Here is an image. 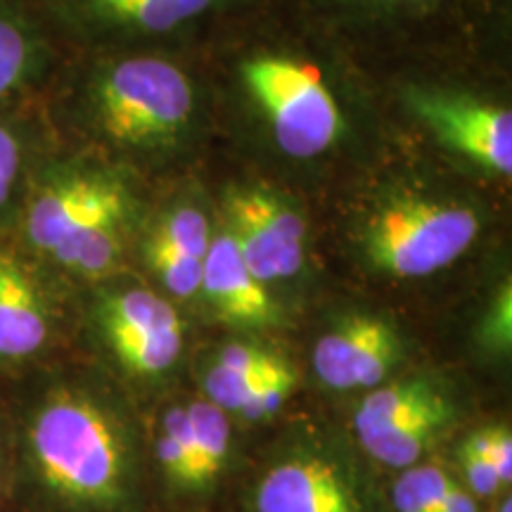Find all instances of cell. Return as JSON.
<instances>
[{
	"mask_svg": "<svg viewBox=\"0 0 512 512\" xmlns=\"http://www.w3.org/2000/svg\"><path fill=\"white\" fill-rule=\"evenodd\" d=\"M285 366L287 361L268 370V373H233V370H226L214 363L207 377H204V389H207V396L211 399L209 403H214L226 413H240V408L259 392L261 384Z\"/></svg>",
	"mask_w": 512,
	"mask_h": 512,
	"instance_id": "7402d4cb",
	"label": "cell"
},
{
	"mask_svg": "<svg viewBox=\"0 0 512 512\" xmlns=\"http://www.w3.org/2000/svg\"><path fill=\"white\" fill-rule=\"evenodd\" d=\"M479 216L465 204L403 197L368 221L363 245L375 268L396 278H425L460 259L479 235Z\"/></svg>",
	"mask_w": 512,
	"mask_h": 512,
	"instance_id": "7a4b0ae2",
	"label": "cell"
},
{
	"mask_svg": "<svg viewBox=\"0 0 512 512\" xmlns=\"http://www.w3.org/2000/svg\"><path fill=\"white\" fill-rule=\"evenodd\" d=\"M484 342L503 347L510 342V287L505 285L501 297L496 299L494 309L484 320Z\"/></svg>",
	"mask_w": 512,
	"mask_h": 512,
	"instance_id": "83f0119b",
	"label": "cell"
},
{
	"mask_svg": "<svg viewBox=\"0 0 512 512\" xmlns=\"http://www.w3.org/2000/svg\"><path fill=\"white\" fill-rule=\"evenodd\" d=\"M486 441H489V460L496 467L498 477L503 484L512 479V437L505 427H491L486 430Z\"/></svg>",
	"mask_w": 512,
	"mask_h": 512,
	"instance_id": "f1b7e54d",
	"label": "cell"
},
{
	"mask_svg": "<svg viewBox=\"0 0 512 512\" xmlns=\"http://www.w3.org/2000/svg\"><path fill=\"white\" fill-rule=\"evenodd\" d=\"M29 479L48 503L69 512H102L126 494L128 444L119 420L79 384L46 389L22 434Z\"/></svg>",
	"mask_w": 512,
	"mask_h": 512,
	"instance_id": "6da1fadb",
	"label": "cell"
},
{
	"mask_svg": "<svg viewBox=\"0 0 512 512\" xmlns=\"http://www.w3.org/2000/svg\"><path fill=\"white\" fill-rule=\"evenodd\" d=\"M126 195L102 176L74 174L57 178L31 200L24 230L31 247L50 256L64 242L102 223H121Z\"/></svg>",
	"mask_w": 512,
	"mask_h": 512,
	"instance_id": "8992f818",
	"label": "cell"
},
{
	"mask_svg": "<svg viewBox=\"0 0 512 512\" xmlns=\"http://www.w3.org/2000/svg\"><path fill=\"white\" fill-rule=\"evenodd\" d=\"M185 413L192 437V489H204L221 475L226 465L230 425L226 411L209 401L190 403Z\"/></svg>",
	"mask_w": 512,
	"mask_h": 512,
	"instance_id": "9a60e30c",
	"label": "cell"
},
{
	"mask_svg": "<svg viewBox=\"0 0 512 512\" xmlns=\"http://www.w3.org/2000/svg\"><path fill=\"white\" fill-rule=\"evenodd\" d=\"M415 107L446 145L496 174L510 176L512 114L508 110L441 95H422Z\"/></svg>",
	"mask_w": 512,
	"mask_h": 512,
	"instance_id": "ba28073f",
	"label": "cell"
},
{
	"mask_svg": "<svg viewBox=\"0 0 512 512\" xmlns=\"http://www.w3.org/2000/svg\"><path fill=\"white\" fill-rule=\"evenodd\" d=\"M226 233L261 283L292 278L304 264L306 223L271 190L242 188L226 197Z\"/></svg>",
	"mask_w": 512,
	"mask_h": 512,
	"instance_id": "5b68a950",
	"label": "cell"
},
{
	"mask_svg": "<svg viewBox=\"0 0 512 512\" xmlns=\"http://www.w3.org/2000/svg\"><path fill=\"white\" fill-rule=\"evenodd\" d=\"M256 512H363L354 484L335 460L287 458L266 472Z\"/></svg>",
	"mask_w": 512,
	"mask_h": 512,
	"instance_id": "9c48e42d",
	"label": "cell"
},
{
	"mask_svg": "<svg viewBox=\"0 0 512 512\" xmlns=\"http://www.w3.org/2000/svg\"><path fill=\"white\" fill-rule=\"evenodd\" d=\"M297 387V373L287 363L278 373H273L268 380L261 384V389L240 408V415L245 420H264L268 415H275L290 399L292 389Z\"/></svg>",
	"mask_w": 512,
	"mask_h": 512,
	"instance_id": "cb8c5ba5",
	"label": "cell"
},
{
	"mask_svg": "<svg viewBox=\"0 0 512 512\" xmlns=\"http://www.w3.org/2000/svg\"><path fill=\"white\" fill-rule=\"evenodd\" d=\"M98 323L102 337L183 328L174 306L147 290H128L107 297L100 306Z\"/></svg>",
	"mask_w": 512,
	"mask_h": 512,
	"instance_id": "5bb4252c",
	"label": "cell"
},
{
	"mask_svg": "<svg viewBox=\"0 0 512 512\" xmlns=\"http://www.w3.org/2000/svg\"><path fill=\"white\" fill-rule=\"evenodd\" d=\"M245 81L290 157L323 155L337 140L342 117L318 69L285 57H259L245 64Z\"/></svg>",
	"mask_w": 512,
	"mask_h": 512,
	"instance_id": "3957f363",
	"label": "cell"
},
{
	"mask_svg": "<svg viewBox=\"0 0 512 512\" xmlns=\"http://www.w3.org/2000/svg\"><path fill=\"white\" fill-rule=\"evenodd\" d=\"M0 486H3V439H0Z\"/></svg>",
	"mask_w": 512,
	"mask_h": 512,
	"instance_id": "1f68e13d",
	"label": "cell"
},
{
	"mask_svg": "<svg viewBox=\"0 0 512 512\" xmlns=\"http://www.w3.org/2000/svg\"><path fill=\"white\" fill-rule=\"evenodd\" d=\"M19 174V145L5 126H0V209L10 200Z\"/></svg>",
	"mask_w": 512,
	"mask_h": 512,
	"instance_id": "4316f807",
	"label": "cell"
},
{
	"mask_svg": "<svg viewBox=\"0 0 512 512\" xmlns=\"http://www.w3.org/2000/svg\"><path fill=\"white\" fill-rule=\"evenodd\" d=\"M102 10L121 22L147 31H166L197 17L211 0H95Z\"/></svg>",
	"mask_w": 512,
	"mask_h": 512,
	"instance_id": "e0dca14e",
	"label": "cell"
},
{
	"mask_svg": "<svg viewBox=\"0 0 512 512\" xmlns=\"http://www.w3.org/2000/svg\"><path fill=\"white\" fill-rule=\"evenodd\" d=\"M152 240L164 242L166 247L176 249V252L204 261L211 242L209 221L202 211L192 207L174 209L152 230Z\"/></svg>",
	"mask_w": 512,
	"mask_h": 512,
	"instance_id": "ffe728a7",
	"label": "cell"
},
{
	"mask_svg": "<svg viewBox=\"0 0 512 512\" xmlns=\"http://www.w3.org/2000/svg\"><path fill=\"white\" fill-rule=\"evenodd\" d=\"M439 394V389L427 377H413V380L394 382L375 389L361 401L356 411L354 425L358 439L373 437V434L399 425L408 415L420 411L425 403L437 399Z\"/></svg>",
	"mask_w": 512,
	"mask_h": 512,
	"instance_id": "4fadbf2b",
	"label": "cell"
},
{
	"mask_svg": "<svg viewBox=\"0 0 512 512\" xmlns=\"http://www.w3.org/2000/svg\"><path fill=\"white\" fill-rule=\"evenodd\" d=\"M399 356V335L387 320L354 316L318 339L313 368L330 389H370L389 375Z\"/></svg>",
	"mask_w": 512,
	"mask_h": 512,
	"instance_id": "52a82bcc",
	"label": "cell"
},
{
	"mask_svg": "<svg viewBox=\"0 0 512 512\" xmlns=\"http://www.w3.org/2000/svg\"><path fill=\"white\" fill-rule=\"evenodd\" d=\"M451 482L444 467L434 463L411 465L394 486L396 512H437Z\"/></svg>",
	"mask_w": 512,
	"mask_h": 512,
	"instance_id": "ac0fdd59",
	"label": "cell"
},
{
	"mask_svg": "<svg viewBox=\"0 0 512 512\" xmlns=\"http://www.w3.org/2000/svg\"><path fill=\"white\" fill-rule=\"evenodd\" d=\"M216 316L238 328H271L280 309L266 285L249 271L228 233L211 238L202 261V287Z\"/></svg>",
	"mask_w": 512,
	"mask_h": 512,
	"instance_id": "30bf717a",
	"label": "cell"
},
{
	"mask_svg": "<svg viewBox=\"0 0 512 512\" xmlns=\"http://www.w3.org/2000/svg\"><path fill=\"white\" fill-rule=\"evenodd\" d=\"M157 460L176 486L192 489V437L185 408H171L157 439Z\"/></svg>",
	"mask_w": 512,
	"mask_h": 512,
	"instance_id": "d6986e66",
	"label": "cell"
},
{
	"mask_svg": "<svg viewBox=\"0 0 512 512\" xmlns=\"http://www.w3.org/2000/svg\"><path fill=\"white\" fill-rule=\"evenodd\" d=\"M100 119L121 143H164L188 124L192 88L174 64L140 57L117 64L102 81Z\"/></svg>",
	"mask_w": 512,
	"mask_h": 512,
	"instance_id": "277c9868",
	"label": "cell"
},
{
	"mask_svg": "<svg viewBox=\"0 0 512 512\" xmlns=\"http://www.w3.org/2000/svg\"><path fill=\"white\" fill-rule=\"evenodd\" d=\"M458 460H460V467H463L467 484H470V494H477L482 498L501 494L503 482L489 458L482 456V453H477L475 448L463 444L458 448Z\"/></svg>",
	"mask_w": 512,
	"mask_h": 512,
	"instance_id": "d4e9b609",
	"label": "cell"
},
{
	"mask_svg": "<svg viewBox=\"0 0 512 512\" xmlns=\"http://www.w3.org/2000/svg\"><path fill=\"white\" fill-rule=\"evenodd\" d=\"M29 62V43L24 31L10 19L0 17V98L22 81Z\"/></svg>",
	"mask_w": 512,
	"mask_h": 512,
	"instance_id": "603a6c76",
	"label": "cell"
},
{
	"mask_svg": "<svg viewBox=\"0 0 512 512\" xmlns=\"http://www.w3.org/2000/svg\"><path fill=\"white\" fill-rule=\"evenodd\" d=\"M448 420H451V401L444 394H439L437 399L425 403L420 411L408 415L399 425L358 441L377 463L387 467H411L418 463L427 446L437 439V434L448 425Z\"/></svg>",
	"mask_w": 512,
	"mask_h": 512,
	"instance_id": "7c38bea8",
	"label": "cell"
},
{
	"mask_svg": "<svg viewBox=\"0 0 512 512\" xmlns=\"http://www.w3.org/2000/svg\"><path fill=\"white\" fill-rule=\"evenodd\" d=\"M117 361L133 375H159L178 361L183 349V328L131 332L105 337Z\"/></svg>",
	"mask_w": 512,
	"mask_h": 512,
	"instance_id": "2e32d148",
	"label": "cell"
},
{
	"mask_svg": "<svg viewBox=\"0 0 512 512\" xmlns=\"http://www.w3.org/2000/svg\"><path fill=\"white\" fill-rule=\"evenodd\" d=\"M283 361L285 358L261 347H249V344H230L216 356V366L233 370V373H268Z\"/></svg>",
	"mask_w": 512,
	"mask_h": 512,
	"instance_id": "484cf974",
	"label": "cell"
},
{
	"mask_svg": "<svg viewBox=\"0 0 512 512\" xmlns=\"http://www.w3.org/2000/svg\"><path fill=\"white\" fill-rule=\"evenodd\" d=\"M147 259H150L152 271L159 275L166 290L176 297L188 299L200 292L202 287V261L185 256L176 249L166 247L164 242H147Z\"/></svg>",
	"mask_w": 512,
	"mask_h": 512,
	"instance_id": "44dd1931",
	"label": "cell"
},
{
	"mask_svg": "<svg viewBox=\"0 0 512 512\" xmlns=\"http://www.w3.org/2000/svg\"><path fill=\"white\" fill-rule=\"evenodd\" d=\"M53 335V313L24 261L0 249V363L41 354Z\"/></svg>",
	"mask_w": 512,
	"mask_h": 512,
	"instance_id": "8fae6325",
	"label": "cell"
},
{
	"mask_svg": "<svg viewBox=\"0 0 512 512\" xmlns=\"http://www.w3.org/2000/svg\"><path fill=\"white\" fill-rule=\"evenodd\" d=\"M437 512H479V508L475 496H472L470 491L463 489V486L456 482H451L444 498H441Z\"/></svg>",
	"mask_w": 512,
	"mask_h": 512,
	"instance_id": "f546056e",
	"label": "cell"
},
{
	"mask_svg": "<svg viewBox=\"0 0 512 512\" xmlns=\"http://www.w3.org/2000/svg\"><path fill=\"white\" fill-rule=\"evenodd\" d=\"M498 512H512V501H510V496H505V498H503L501 505H498Z\"/></svg>",
	"mask_w": 512,
	"mask_h": 512,
	"instance_id": "4dcf8cb0",
	"label": "cell"
}]
</instances>
